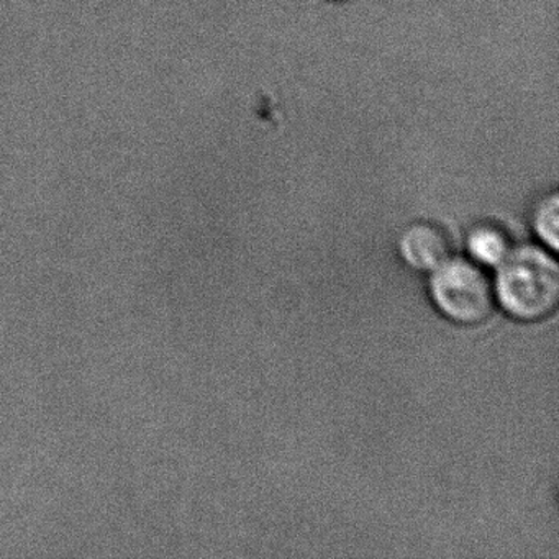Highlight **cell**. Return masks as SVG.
Here are the masks:
<instances>
[{"label": "cell", "instance_id": "obj_1", "mask_svg": "<svg viewBox=\"0 0 559 559\" xmlns=\"http://www.w3.org/2000/svg\"><path fill=\"white\" fill-rule=\"evenodd\" d=\"M497 274L499 302L520 320H538L559 302V270L539 248L525 247L507 254Z\"/></svg>", "mask_w": 559, "mask_h": 559}, {"label": "cell", "instance_id": "obj_2", "mask_svg": "<svg viewBox=\"0 0 559 559\" xmlns=\"http://www.w3.org/2000/svg\"><path fill=\"white\" fill-rule=\"evenodd\" d=\"M438 309L454 322L476 325L492 313V287L486 274L467 261H447L431 280Z\"/></svg>", "mask_w": 559, "mask_h": 559}, {"label": "cell", "instance_id": "obj_3", "mask_svg": "<svg viewBox=\"0 0 559 559\" xmlns=\"http://www.w3.org/2000/svg\"><path fill=\"white\" fill-rule=\"evenodd\" d=\"M401 253L411 266L431 271L450 260L451 247L440 228L420 224L405 231L401 240Z\"/></svg>", "mask_w": 559, "mask_h": 559}, {"label": "cell", "instance_id": "obj_4", "mask_svg": "<svg viewBox=\"0 0 559 559\" xmlns=\"http://www.w3.org/2000/svg\"><path fill=\"white\" fill-rule=\"evenodd\" d=\"M471 254L487 266H497L509 254L506 235L493 227H479L469 235L467 240Z\"/></svg>", "mask_w": 559, "mask_h": 559}, {"label": "cell", "instance_id": "obj_5", "mask_svg": "<svg viewBox=\"0 0 559 559\" xmlns=\"http://www.w3.org/2000/svg\"><path fill=\"white\" fill-rule=\"evenodd\" d=\"M559 201L558 194L551 192L542 199L538 207L535 209L533 214V227L536 234L542 238L543 243L551 250H558L559 247Z\"/></svg>", "mask_w": 559, "mask_h": 559}, {"label": "cell", "instance_id": "obj_6", "mask_svg": "<svg viewBox=\"0 0 559 559\" xmlns=\"http://www.w3.org/2000/svg\"><path fill=\"white\" fill-rule=\"evenodd\" d=\"M332 2H348V0H332Z\"/></svg>", "mask_w": 559, "mask_h": 559}]
</instances>
